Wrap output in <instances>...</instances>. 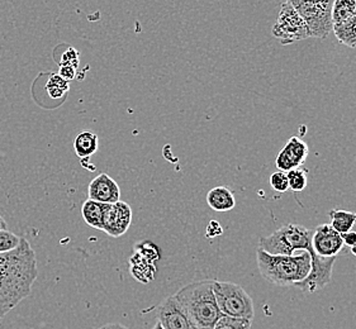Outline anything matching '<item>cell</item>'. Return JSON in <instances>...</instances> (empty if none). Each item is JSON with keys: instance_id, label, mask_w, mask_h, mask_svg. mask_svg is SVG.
I'll use <instances>...</instances> for the list:
<instances>
[{"instance_id": "cell-11", "label": "cell", "mask_w": 356, "mask_h": 329, "mask_svg": "<svg viewBox=\"0 0 356 329\" xmlns=\"http://www.w3.org/2000/svg\"><path fill=\"white\" fill-rule=\"evenodd\" d=\"M343 241L340 233L330 224H320L314 229V238H312V247L314 253L320 258H336L342 248Z\"/></svg>"}, {"instance_id": "cell-23", "label": "cell", "mask_w": 356, "mask_h": 329, "mask_svg": "<svg viewBox=\"0 0 356 329\" xmlns=\"http://www.w3.org/2000/svg\"><path fill=\"white\" fill-rule=\"evenodd\" d=\"M136 253H138L141 258L147 260L149 262L155 264L157 260H160V250L156 244H152L150 241L137 242L135 247Z\"/></svg>"}, {"instance_id": "cell-17", "label": "cell", "mask_w": 356, "mask_h": 329, "mask_svg": "<svg viewBox=\"0 0 356 329\" xmlns=\"http://www.w3.org/2000/svg\"><path fill=\"white\" fill-rule=\"evenodd\" d=\"M104 205L98 201L86 199L81 207V215L86 224L95 229H103V215H104Z\"/></svg>"}, {"instance_id": "cell-13", "label": "cell", "mask_w": 356, "mask_h": 329, "mask_svg": "<svg viewBox=\"0 0 356 329\" xmlns=\"http://www.w3.org/2000/svg\"><path fill=\"white\" fill-rule=\"evenodd\" d=\"M121 187L115 180L106 172H102L94 178L88 187V199L102 204H114L120 201Z\"/></svg>"}, {"instance_id": "cell-21", "label": "cell", "mask_w": 356, "mask_h": 329, "mask_svg": "<svg viewBox=\"0 0 356 329\" xmlns=\"http://www.w3.org/2000/svg\"><path fill=\"white\" fill-rule=\"evenodd\" d=\"M46 92L52 99H60L69 92V83L58 74H52L46 83Z\"/></svg>"}, {"instance_id": "cell-19", "label": "cell", "mask_w": 356, "mask_h": 329, "mask_svg": "<svg viewBox=\"0 0 356 329\" xmlns=\"http://www.w3.org/2000/svg\"><path fill=\"white\" fill-rule=\"evenodd\" d=\"M332 32L335 33L337 41L348 46L350 49L356 47V15L351 17L349 21L342 23L340 26H335L332 28Z\"/></svg>"}, {"instance_id": "cell-30", "label": "cell", "mask_w": 356, "mask_h": 329, "mask_svg": "<svg viewBox=\"0 0 356 329\" xmlns=\"http://www.w3.org/2000/svg\"><path fill=\"white\" fill-rule=\"evenodd\" d=\"M341 237L342 241H343V244L349 246L350 248L355 246L356 232H354V230H350V232H348V233H343V235H341Z\"/></svg>"}, {"instance_id": "cell-16", "label": "cell", "mask_w": 356, "mask_h": 329, "mask_svg": "<svg viewBox=\"0 0 356 329\" xmlns=\"http://www.w3.org/2000/svg\"><path fill=\"white\" fill-rule=\"evenodd\" d=\"M129 272L137 281L143 284H149L155 279V273L157 271L155 264L149 262L136 252L129 258Z\"/></svg>"}, {"instance_id": "cell-12", "label": "cell", "mask_w": 356, "mask_h": 329, "mask_svg": "<svg viewBox=\"0 0 356 329\" xmlns=\"http://www.w3.org/2000/svg\"><path fill=\"white\" fill-rule=\"evenodd\" d=\"M157 322L161 323L165 329H197L174 295L157 307Z\"/></svg>"}, {"instance_id": "cell-5", "label": "cell", "mask_w": 356, "mask_h": 329, "mask_svg": "<svg viewBox=\"0 0 356 329\" xmlns=\"http://www.w3.org/2000/svg\"><path fill=\"white\" fill-rule=\"evenodd\" d=\"M213 294L222 315L252 322L255 317L254 301L243 287L234 282L214 280Z\"/></svg>"}, {"instance_id": "cell-32", "label": "cell", "mask_w": 356, "mask_h": 329, "mask_svg": "<svg viewBox=\"0 0 356 329\" xmlns=\"http://www.w3.org/2000/svg\"><path fill=\"white\" fill-rule=\"evenodd\" d=\"M0 230H8L7 222L1 215H0Z\"/></svg>"}, {"instance_id": "cell-18", "label": "cell", "mask_w": 356, "mask_h": 329, "mask_svg": "<svg viewBox=\"0 0 356 329\" xmlns=\"http://www.w3.org/2000/svg\"><path fill=\"white\" fill-rule=\"evenodd\" d=\"M330 218H331L330 226L340 235L348 233L356 224V213L343 210V209H332L330 212Z\"/></svg>"}, {"instance_id": "cell-31", "label": "cell", "mask_w": 356, "mask_h": 329, "mask_svg": "<svg viewBox=\"0 0 356 329\" xmlns=\"http://www.w3.org/2000/svg\"><path fill=\"white\" fill-rule=\"evenodd\" d=\"M98 329H129L127 327H124L123 324L120 323H109V324H104L103 327H100Z\"/></svg>"}, {"instance_id": "cell-3", "label": "cell", "mask_w": 356, "mask_h": 329, "mask_svg": "<svg viewBox=\"0 0 356 329\" xmlns=\"http://www.w3.org/2000/svg\"><path fill=\"white\" fill-rule=\"evenodd\" d=\"M257 260L264 279L278 287H294L307 279L311 272V256L306 251L284 256L270 255L259 247Z\"/></svg>"}, {"instance_id": "cell-27", "label": "cell", "mask_w": 356, "mask_h": 329, "mask_svg": "<svg viewBox=\"0 0 356 329\" xmlns=\"http://www.w3.org/2000/svg\"><path fill=\"white\" fill-rule=\"evenodd\" d=\"M60 66H70L74 67L75 70L78 69L79 66V52L70 47L69 50L65 51L61 56V61H60Z\"/></svg>"}, {"instance_id": "cell-2", "label": "cell", "mask_w": 356, "mask_h": 329, "mask_svg": "<svg viewBox=\"0 0 356 329\" xmlns=\"http://www.w3.org/2000/svg\"><path fill=\"white\" fill-rule=\"evenodd\" d=\"M214 280H200L174 294L197 329H213L222 317L213 294Z\"/></svg>"}, {"instance_id": "cell-1", "label": "cell", "mask_w": 356, "mask_h": 329, "mask_svg": "<svg viewBox=\"0 0 356 329\" xmlns=\"http://www.w3.org/2000/svg\"><path fill=\"white\" fill-rule=\"evenodd\" d=\"M38 276L36 252L22 237L15 250L0 253V319L32 292Z\"/></svg>"}, {"instance_id": "cell-14", "label": "cell", "mask_w": 356, "mask_h": 329, "mask_svg": "<svg viewBox=\"0 0 356 329\" xmlns=\"http://www.w3.org/2000/svg\"><path fill=\"white\" fill-rule=\"evenodd\" d=\"M207 203L218 213H226L236 207L235 194L226 186H217L207 194Z\"/></svg>"}, {"instance_id": "cell-9", "label": "cell", "mask_w": 356, "mask_h": 329, "mask_svg": "<svg viewBox=\"0 0 356 329\" xmlns=\"http://www.w3.org/2000/svg\"><path fill=\"white\" fill-rule=\"evenodd\" d=\"M132 223V208L126 201H117L104 205L103 232L108 236L121 237L129 230Z\"/></svg>"}, {"instance_id": "cell-22", "label": "cell", "mask_w": 356, "mask_h": 329, "mask_svg": "<svg viewBox=\"0 0 356 329\" xmlns=\"http://www.w3.org/2000/svg\"><path fill=\"white\" fill-rule=\"evenodd\" d=\"M286 178L289 183V189L293 190L294 193H300L307 187V170L306 169H294L292 171L286 172Z\"/></svg>"}, {"instance_id": "cell-25", "label": "cell", "mask_w": 356, "mask_h": 329, "mask_svg": "<svg viewBox=\"0 0 356 329\" xmlns=\"http://www.w3.org/2000/svg\"><path fill=\"white\" fill-rule=\"evenodd\" d=\"M21 238L10 230H0V253L15 250L21 244Z\"/></svg>"}, {"instance_id": "cell-29", "label": "cell", "mask_w": 356, "mask_h": 329, "mask_svg": "<svg viewBox=\"0 0 356 329\" xmlns=\"http://www.w3.org/2000/svg\"><path fill=\"white\" fill-rule=\"evenodd\" d=\"M58 75H60L63 79L66 80V81L69 83V81H72V80L75 79V76H76V70H75L74 67H70V66H60V72H58Z\"/></svg>"}, {"instance_id": "cell-28", "label": "cell", "mask_w": 356, "mask_h": 329, "mask_svg": "<svg viewBox=\"0 0 356 329\" xmlns=\"http://www.w3.org/2000/svg\"><path fill=\"white\" fill-rule=\"evenodd\" d=\"M222 233H223V228H222L221 224L217 221H211L207 227L206 236L208 238H214V237L221 236Z\"/></svg>"}, {"instance_id": "cell-20", "label": "cell", "mask_w": 356, "mask_h": 329, "mask_svg": "<svg viewBox=\"0 0 356 329\" xmlns=\"http://www.w3.org/2000/svg\"><path fill=\"white\" fill-rule=\"evenodd\" d=\"M356 15V0H335L332 6V24L340 26Z\"/></svg>"}, {"instance_id": "cell-8", "label": "cell", "mask_w": 356, "mask_h": 329, "mask_svg": "<svg viewBox=\"0 0 356 329\" xmlns=\"http://www.w3.org/2000/svg\"><path fill=\"white\" fill-rule=\"evenodd\" d=\"M308 253L311 256V272L307 279L296 284L294 287L306 293H314L327 287L331 282L336 258H320L314 253V250Z\"/></svg>"}, {"instance_id": "cell-15", "label": "cell", "mask_w": 356, "mask_h": 329, "mask_svg": "<svg viewBox=\"0 0 356 329\" xmlns=\"http://www.w3.org/2000/svg\"><path fill=\"white\" fill-rule=\"evenodd\" d=\"M98 149H99V140L97 133L90 129L81 130L74 140L75 153L83 160L86 158L89 160L98 151Z\"/></svg>"}, {"instance_id": "cell-10", "label": "cell", "mask_w": 356, "mask_h": 329, "mask_svg": "<svg viewBox=\"0 0 356 329\" xmlns=\"http://www.w3.org/2000/svg\"><path fill=\"white\" fill-rule=\"evenodd\" d=\"M308 152L309 149L303 140H300V137H292L279 152L275 158V166L279 171L285 174L292 171L305 164Z\"/></svg>"}, {"instance_id": "cell-34", "label": "cell", "mask_w": 356, "mask_h": 329, "mask_svg": "<svg viewBox=\"0 0 356 329\" xmlns=\"http://www.w3.org/2000/svg\"><path fill=\"white\" fill-rule=\"evenodd\" d=\"M351 253H353V255L356 258V244L354 247H351Z\"/></svg>"}, {"instance_id": "cell-24", "label": "cell", "mask_w": 356, "mask_h": 329, "mask_svg": "<svg viewBox=\"0 0 356 329\" xmlns=\"http://www.w3.org/2000/svg\"><path fill=\"white\" fill-rule=\"evenodd\" d=\"M252 322L246 319H238V318H231L222 315L220 321L216 323L213 329H251Z\"/></svg>"}, {"instance_id": "cell-4", "label": "cell", "mask_w": 356, "mask_h": 329, "mask_svg": "<svg viewBox=\"0 0 356 329\" xmlns=\"http://www.w3.org/2000/svg\"><path fill=\"white\" fill-rule=\"evenodd\" d=\"M314 229H308L300 224L288 223L274 230L270 236L260 238V248L270 255L292 256L297 252H311Z\"/></svg>"}, {"instance_id": "cell-26", "label": "cell", "mask_w": 356, "mask_h": 329, "mask_svg": "<svg viewBox=\"0 0 356 329\" xmlns=\"http://www.w3.org/2000/svg\"><path fill=\"white\" fill-rule=\"evenodd\" d=\"M270 186L273 190L278 193H286L289 190V183L285 172H273L270 176Z\"/></svg>"}, {"instance_id": "cell-6", "label": "cell", "mask_w": 356, "mask_h": 329, "mask_svg": "<svg viewBox=\"0 0 356 329\" xmlns=\"http://www.w3.org/2000/svg\"><path fill=\"white\" fill-rule=\"evenodd\" d=\"M293 7L306 23L308 35L314 38L325 40L332 32V6L334 0L323 1H300L292 0Z\"/></svg>"}, {"instance_id": "cell-33", "label": "cell", "mask_w": 356, "mask_h": 329, "mask_svg": "<svg viewBox=\"0 0 356 329\" xmlns=\"http://www.w3.org/2000/svg\"><path fill=\"white\" fill-rule=\"evenodd\" d=\"M152 329H165L164 327H163V326H161V323L160 322H156V324H155V326H154V328Z\"/></svg>"}, {"instance_id": "cell-7", "label": "cell", "mask_w": 356, "mask_h": 329, "mask_svg": "<svg viewBox=\"0 0 356 329\" xmlns=\"http://www.w3.org/2000/svg\"><path fill=\"white\" fill-rule=\"evenodd\" d=\"M273 36L282 44H292L309 38L306 23L291 1H285L279 10L278 19L273 26Z\"/></svg>"}]
</instances>
